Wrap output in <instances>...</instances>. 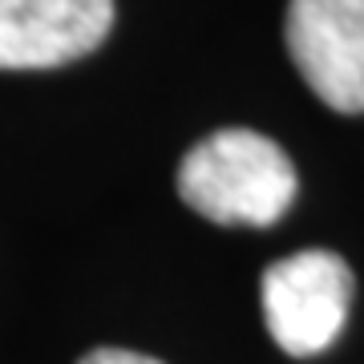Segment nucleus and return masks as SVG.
<instances>
[{"label": "nucleus", "mask_w": 364, "mask_h": 364, "mask_svg": "<svg viewBox=\"0 0 364 364\" xmlns=\"http://www.w3.org/2000/svg\"><path fill=\"white\" fill-rule=\"evenodd\" d=\"M77 364H162V360L142 356V352H126V348H93L90 356H81Z\"/></svg>", "instance_id": "5"}, {"label": "nucleus", "mask_w": 364, "mask_h": 364, "mask_svg": "<svg viewBox=\"0 0 364 364\" xmlns=\"http://www.w3.org/2000/svg\"><path fill=\"white\" fill-rule=\"evenodd\" d=\"M114 0H0V69H53L105 41Z\"/></svg>", "instance_id": "4"}, {"label": "nucleus", "mask_w": 364, "mask_h": 364, "mask_svg": "<svg viewBox=\"0 0 364 364\" xmlns=\"http://www.w3.org/2000/svg\"><path fill=\"white\" fill-rule=\"evenodd\" d=\"M178 195L191 210L223 227H272L296 203V166L272 138L231 126L182 158Z\"/></svg>", "instance_id": "1"}, {"label": "nucleus", "mask_w": 364, "mask_h": 364, "mask_svg": "<svg viewBox=\"0 0 364 364\" xmlns=\"http://www.w3.org/2000/svg\"><path fill=\"white\" fill-rule=\"evenodd\" d=\"M287 53L324 105L364 114V0H291Z\"/></svg>", "instance_id": "3"}, {"label": "nucleus", "mask_w": 364, "mask_h": 364, "mask_svg": "<svg viewBox=\"0 0 364 364\" xmlns=\"http://www.w3.org/2000/svg\"><path fill=\"white\" fill-rule=\"evenodd\" d=\"M352 272L332 251H296L263 272L267 332L287 356H316L344 332Z\"/></svg>", "instance_id": "2"}]
</instances>
